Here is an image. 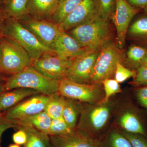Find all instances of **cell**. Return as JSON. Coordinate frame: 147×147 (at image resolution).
<instances>
[{"label":"cell","instance_id":"1","mask_svg":"<svg viewBox=\"0 0 147 147\" xmlns=\"http://www.w3.org/2000/svg\"><path fill=\"white\" fill-rule=\"evenodd\" d=\"M110 21L99 16L67 32L78 41L86 53L98 51L114 40V30Z\"/></svg>","mask_w":147,"mask_h":147},{"label":"cell","instance_id":"2","mask_svg":"<svg viewBox=\"0 0 147 147\" xmlns=\"http://www.w3.org/2000/svg\"><path fill=\"white\" fill-rule=\"evenodd\" d=\"M59 81L47 78L30 66L9 77L4 88L5 91L18 88L31 89L50 96L59 92Z\"/></svg>","mask_w":147,"mask_h":147},{"label":"cell","instance_id":"3","mask_svg":"<svg viewBox=\"0 0 147 147\" xmlns=\"http://www.w3.org/2000/svg\"><path fill=\"white\" fill-rule=\"evenodd\" d=\"M0 35L15 40L26 50L33 61L37 59L45 53H55L54 50L41 43L31 32L16 19L6 18Z\"/></svg>","mask_w":147,"mask_h":147},{"label":"cell","instance_id":"4","mask_svg":"<svg viewBox=\"0 0 147 147\" xmlns=\"http://www.w3.org/2000/svg\"><path fill=\"white\" fill-rule=\"evenodd\" d=\"M0 45L2 52L1 72L12 75L32 65V60L15 40L0 35Z\"/></svg>","mask_w":147,"mask_h":147},{"label":"cell","instance_id":"5","mask_svg":"<svg viewBox=\"0 0 147 147\" xmlns=\"http://www.w3.org/2000/svg\"><path fill=\"white\" fill-rule=\"evenodd\" d=\"M123 49L120 48L115 40H112L99 50L92 73L91 84H102L105 79L115 75L117 65L122 63L125 58Z\"/></svg>","mask_w":147,"mask_h":147},{"label":"cell","instance_id":"6","mask_svg":"<svg viewBox=\"0 0 147 147\" xmlns=\"http://www.w3.org/2000/svg\"><path fill=\"white\" fill-rule=\"evenodd\" d=\"M84 106L75 129L100 139L99 136L109 120L113 107L109 101Z\"/></svg>","mask_w":147,"mask_h":147},{"label":"cell","instance_id":"7","mask_svg":"<svg viewBox=\"0 0 147 147\" xmlns=\"http://www.w3.org/2000/svg\"><path fill=\"white\" fill-rule=\"evenodd\" d=\"M102 84H81L65 78L59 81V92L65 98L94 104L104 97Z\"/></svg>","mask_w":147,"mask_h":147},{"label":"cell","instance_id":"8","mask_svg":"<svg viewBox=\"0 0 147 147\" xmlns=\"http://www.w3.org/2000/svg\"><path fill=\"white\" fill-rule=\"evenodd\" d=\"M140 11L130 5L126 0H115L111 19L116 31V43L121 49H123L125 46L127 30L131 21Z\"/></svg>","mask_w":147,"mask_h":147},{"label":"cell","instance_id":"9","mask_svg":"<svg viewBox=\"0 0 147 147\" xmlns=\"http://www.w3.org/2000/svg\"><path fill=\"white\" fill-rule=\"evenodd\" d=\"M120 113L118 123L121 129L129 133L143 135L147 138V111L132 102Z\"/></svg>","mask_w":147,"mask_h":147},{"label":"cell","instance_id":"10","mask_svg":"<svg viewBox=\"0 0 147 147\" xmlns=\"http://www.w3.org/2000/svg\"><path fill=\"white\" fill-rule=\"evenodd\" d=\"M72 60L62 59L55 53H47L33 61L32 66L47 78L60 81L65 78Z\"/></svg>","mask_w":147,"mask_h":147},{"label":"cell","instance_id":"11","mask_svg":"<svg viewBox=\"0 0 147 147\" xmlns=\"http://www.w3.org/2000/svg\"><path fill=\"white\" fill-rule=\"evenodd\" d=\"M99 16V0H83L59 26L62 30L68 32Z\"/></svg>","mask_w":147,"mask_h":147},{"label":"cell","instance_id":"12","mask_svg":"<svg viewBox=\"0 0 147 147\" xmlns=\"http://www.w3.org/2000/svg\"><path fill=\"white\" fill-rule=\"evenodd\" d=\"M19 22L43 45L53 50L54 42L61 30L59 25L51 20L36 19L30 16Z\"/></svg>","mask_w":147,"mask_h":147},{"label":"cell","instance_id":"13","mask_svg":"<svg viewBox=\"0 0 147 147\" xmlns=\"http://www.w3.org/2000/svg\"><path fill=\"white\" fill-rule=\"evenodd\" d=\"M99 50L86 53L73 59L66 79L79 84H91L92 73Z\"/></svg>","mask_w":147,"mask_h":147},{"label":"cell","instance_id":"14","mask_svg":"<svg viewBox=\"0 0 147 147\" xmlns=\"http://www.w3.org/2000/svg\"><path fill=\"white\" fill-rule=\"evenodd\" d=\"M50 96L39 94L27 98L7 110L4 115L9 119L16 120L36 115L44 111Z\"/></svg>","mask_w":147,"mask_h":147},{"label":"cell","instance_id":"15","mask_svg":"<svg viewBox=\"0 0 147 147\" xmlns=\"http://www.w3.org/2000/svg\"><path fill=\"white\" fill-rule=\"evenodd\" d=\"M49 136L52 147H102L101 139L76 129L68 134Z\"/></svg>","mask_w":147,"mask_h":147},{"label":"cell","instance_id":"16","mask_svg":"<svg viewBox=\"0 0 147 147\" xmlns=\"http://www.w3.org/2000/svg\"><path fill=\"white\" fill-rule=\"evenodd\" d=\"M53 50L65 59H72L86 53L74 38L62 30L54 42Z\"/></svg>","mask_w":147,"mask_h":147},{"label":"cell","instance_id":"17","mask_svg":"<svg viewBox=\"0 0 147 147\" xmlns=\"http://www.w3.org/2000/svg\"><path fill=\"white\" fill-rule=\"evenodd\" d=\"M39 94L40 93L34 90L26 88L3 92L0 95V113L13 108L27 98Z\"/></svg>","mask_w":147,"mask_h":147},{"label":"cell","instance_id":"18","mask_svg":"<svg viewBox=\"0 0 147 147\" xmlns=\"http://www.w3.org/2000/svg\"><path fill=\"white\" fill-rule=\"evenodd\" d=\"M59 2V0H28L29 15L36 19L51 20Z\"/></svg>","mask_w":147,"mask_h":147},{"label":"cell","instance_id":"19","mask_svg":"<svg viewBox=\"0 0 147 147\" xmlns=\"http://www.w3.org/2000/svg\"><path fill=\"white\" fill-rule=\"evenodd\" d=\"M128 38L135 44L147 48V16L145 14L136 18L129 27L127 34Z\"/></svg>","mask_w":147,"mask_h":147},{"label":"cell","instance_id":"20","mask_svg":"<svg viewBox=\"0 0 147 147\" xmlns=\"http://www.w3.org/2000/svg\"><path fill=\"white\" fill-rule=\"evenodd\" d=\"M28 0H5L3 7L5 19L13 18L18 21L29 17Z\"/></svg>","mask_w":147,"mask_h":147},{"label":"cell","instance_id":"21","mask_svg":"<svg viewBox=\"0 0 147 147\" xmlns=\"http://www.w3.org/2000/svg\"><path fill=\"white\" fill-rule=\"evenodd\" d=\"M52 119L45 111H43L34 115L13 121L18 125V127H32L48 134Z\"/></svg>","mask_w":147,"mask_h":147},{"label":"cell","instance_id":"22","mask_svg":"<svg viewBox=\"0 0 147 147\" xmlns=\"http://www.w3.org/2000/svg\"><path fill=\"white\" fill-rule=\"evenodd\" d=\"M84 108L82 102L65 98L63 117L68 126L72 129L76 128L78 119Z\"/></svg>","mask_w":147,"mask_h":147},{"label":"cell","instance_id":"23","mask_svg":"<svg viewBox=\"0 0 147 147\" xmlns=\"http://www.w3.org/2000/svg\"><path fill=\"white\" fill-rule=\"evenodd\" d=\"M147 55V48L134 44L129 47L123 63L127 68L136 70L142 65Z\"/></svg>","mask_w":147,"mask_h":147},{"label":"cell","instance_id":"24","mask_svg":"<svg viewBox=\"0 0 147 147\" xmlns=\"http://www.w3.org/2000/svg\"><path fill=\"white\" fill-rule=\"evenodd\" d=\"M27 134V142L24 147H52L50 136L42 131L32 127H19Z\"/></svg>","mask_w":147,"mask_h":147},{"label":"cell","instance_id":"25","mask_svg":"<svg viewBox=\"0 0 147 147\" xmlns=\"http://www.w3.org/2000/svg\"><path fill=\"white\" fill-rule=\"evenodd\" d=\"M101 139L102 147H133L120 130L113 129Z\"/></svg>","mask_w":147,"mask_h":147},{"label":"cell","instance_id":"26","mask_svg":"<svg viewBox=\"0 0 147 147\" xmlns=\"http://www.w3.org/2000/svg\"><path fill=\"white\" fill-rule=\"evenodd\" d=\"M65 101V98L59 92L50 95L44 111L52 119L63 118Z\"/></svg>","mask_w":147,"mask_h":147},{"label":"cell","instance_id":"27","mask_svg":"<svg viewBox=\"0 0 147 147\" xmlns=\"http://www.w3.org/2000/svg\"><path fill=\"white\" fill-rule=\"evenodd\" d=\"M83 0H59L57 10L51 21L59 25Z\"/></svg>","mask_w":147,"mask_h":147},{"label":"cell","instance_id":"28","mask_svg":"<svg viewBox=\"0 0 147 147\" xmlns=\"http://www.w3.org/2000/svg\"><path fill=\"white\" fill-rule=\"evenodd\" d=\"M104 91V97L100 102L106 103L109 101L110 98L121 91L119 84L115 79H105L102 82Z\"/></svg>","mask_w":147,"mask_h":147},{"label":"cell","instance_id":"29","mask_svg":"<svg viewBox=\"0 0 147 147\" xmlns=\"http://www.w3.org/2000/svg\"><path fill=\"white\" fill-rule=\"evenodd\" d=\"M74 130L68 126L63 118L52 119L48 134L49 135H63L70 133Z\"/></svg>","mask_w":147,"mask_h":147},{"label":"cell","instance_id":"30","mask_svg":"<svg viewBox=\"0 0 147 147\" xmlns=\"http://www.w3.org/2000/svg\"><path fill=\"white\" fill-rule=\"evenodd\" d=\"M136 74V70L124 66L121 63H119L115 71V79L119 84L123 83L127 79L133 77Z\"/></svg>","mask_w":147,"mask_h":147},{"label":"cell","instance_id":"31","mask_svg":"<svg viewBox=\"0 0 147 147\" xmlns=\"http://www.w3.org/2000/svg\"><path fill=\"white\" fill-rule=\"evenodd\" d=\"M133 95L136 102L147 111V85L134 87Z\"/></svg>","mask_w":147,"mask_h":147},{"label":"cell","instance_id":"32","mask_svg":"<svg viewBox=\"0 0 147 147\" xmlns=\"http://www.w3.org/2000/svg\"><path fill=\"white\" fill-rule=\"evenodd\" d=\"M100 16L107 20L112 18L115 6V0H99Z\"/></svg>","mask_w":147,"mask_h":147},{"label":"cell","instance_id":"33","mask_svg":"<svg viewBox=\"0 0 147 147\" xmlns=\"http://www.w3.org/2000/svg\"><path fill=\"white\" fill-rule=\"evenodd\" d=\"M130 84L133 87L147 85V66H141L136 70Z\"/></svg>","mask_w":147,"mask_h":147},{"label":"cell","instance_id":"34","mask_svg":"<svg viewBox=\"0 0 147 147\" xmlns=\"http://www.w3.org/2000/svg\"><path fill=\"white\" fill-rule=\"evenodd\" d=\"M120 131L130 142L133 147H147V138L143 135L129 133L120 129Z\"/></svg>","mask_w":147,"mask_h":147},{"label":"cell","instance_id":"35","mask_svg":"<svg viewBox=\"0 0 147 147\" xmlns=\"http://www.w3.org/2000/svg\"><path fill=\"white\" fill-rule=\"evenodd\" d=\"M18 125L14 121L7 118L5 115H0V147L1 140L3 133L9 128L18 127Z\"/></svg>","mask_w":147,"mask_h":147},{"label":"cell","instance_id":"36","mask_svg":"<svg viewBox=\"0 0 147 147\" xmlns=\"http://www.w3.org/2000/svg\"><path fill=\"white\" fill-rule=\"evenodd\" d=\"M18 131H16L12 136V139L14 144L19 145H24L27 142V134L24 129L21 128L17 129Z\"/></svg>","mask_w":147,"mask_h":147},{"label":"cell","instance_id":"37","mask_svg":"<svg viewBox=\"0 0 147 147\" xmlns=\"http://www.w3.org/2000/svg\"><path fill=\"white\" fill-rule=\"evenodd\" d=\"M131 6L139 9H143L147 5V0H126Z\"/></svg>","mask_w":147,"mask_h":147},{"label":"cell","instance_id":"38","mask_svg":"<svg viewBox=\"0 0 147 147\" xmlns=\"http://www.w3.org/2000/svg\"><path fill=\"white\" fill-rule=\"evenodd\" d=\"M5 20V18L3 13V7H0V31L3 26V24Z\"/></svg>","mask_w":147,"mask_h":147},{"label":"cell","instance_id":"39","mask_svg":"<svg viewBox=\"0 0 147 147\" xmlns=\"http://www.w3.org/2000/svg\"><path fill=\"white\" fill-rule=\"evenodd\" d=\"M4 88V84L2 83H0V95L3 92H5Z\"/></svg>","mask_w":147,"mask_h":147},{"label":"cell","instance_id":"40","mask_svg":"<svg viewBox=\"0 0 147 147\" xmlns=\"http://www.w3.org/2000/svg\"><path fill=\"white\" fill-rule=\"evenodd\" d=\"M142 66H147V55L146 57L145 58L144 60L143 61Z\"/></svg>","mask_w":147,"mask_h":147},{"label":"cell","instance_id":"41","mask_svg":"<svg viewBox=\"0 0 147 147\" xmlns=\"http://www.w3.org/2000/svg\"><path fill=\"white\" fill-rule=\"evenodd\" d=\"M8 147H21V146H20V145L14 144L9 145Z\"/></svg>","mask_w":147,"mask_h":147},{"label":"cell","instance_id":"42","mask_svg":"<svg viewBox=\"0 0 147 147\" xmlns=\"http://www.w3.org/2000/svg\"><path fill=\"white\" fill-rule=\"evenodd\" d=\"M4 80V79L3 76L1 73V71H0V83H2Z\"/></svg>","mask_w":147,"mask_h":147},{"label":"cell","instance_id":"43","mask_svg":"<svg viewBox=\"0 0 147 147\" xmlns=\"http://www.w3.org/2000/svg\"><path fill=\"white\" fill-rule=\"evenodd\" d=\"M143 10H144V13L145 15L147 16V5L143 9Z\"/></svg>","mask_w":147,"mask_h":147},{"label":"cell","instance_id":"44","mask_svg":"<svg viewBox=\"0 0 147 147\" xmlns=\"http://www.w3.org/2000/svg\"><path fill=\"white\" fill-rule=\"evenodd\" d=\"M2 52L1 49V45H0V64H1V59Z\"/></svg>","mask_w":147,"mask_h":147},{"label":"cell","instance_id":"45","mask_svg":"<svg viewBox=\"0 0 147 147\" xmlns=\"http://www.w3.org/2000/svg\"><path fill=\"white\" fill-rule=\"evenodd\" d=\"M5 1V0H0V6L3 3H4Z\"/></svg>","mask_w":147,"mask_h":147},{"label":"cell","instance_id":"46","mask_svg":"<svg viewBox=\"0 0 147 147\" xmlns=\"http://www.w3.org/2000/svg\"><path fill=\"white\" fill-rule=\"evenodd\" d=\"M2 115V113H0V115Z\"/></svg>","mask_w":147,"mask_h":147}]
</instances>
